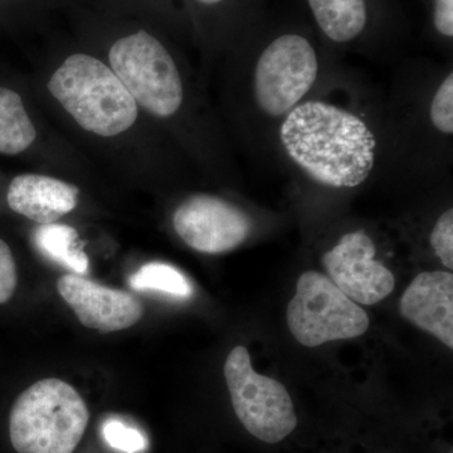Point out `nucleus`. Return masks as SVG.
Segmentation results:
<instances>
[{
	"label": "nucleus",
	"mask_w": 453,
	"mask_h": 453,
	"mask_svg": "<svg viewBox=\"0 0 453 453\" xmlns=\"http://www.w3.org/2000/svg\"><path fill=\"white\" fill-rule=\"evenodd\" d=\"M375 244L365 232H350L325 252L327 277L357 303L374 305L395 290V277L375 259Z\"/></svg>",
	"instance_id": "nucleus-9"
},
{
	"label": "nucleus",
	"mask_w": 453,
	"mask_h": 453,
	"mask_svg": "<svg viewBox=\"0 0 453 453\" xmlns=\"http://www.w3.org/2000/svg\"><path fill=\"white\" fill-rule=\"evenodd\" d=\"M110 68L136 105L157 118H170L184 100L183 81L168 50L148 32L139 31L113 43Z\"/></svg>",
	"instance_id": "nucleus-4"
},
{
	"label": "nucleus",
	"mask_w": 453,
	"mask_h": 453,
	"mask_svg": "<svg viewBox=\"0 0 453 453\" xmlns=\"http://www.w3.org/2000/svg\"><path fill=\"white\" fill-rule=\"evenodd\" d=\"M103 434L106 442L118 451L138 453L144 451L148 446V441L142 432L115 419L106 422Z\"/></svg>",
	"instance_id": "nucleus-18"
},
{
	"label": "nucleus",
	"mask_w": 453,
	"mask_h": 453,
	"mask_svg": "<svg viewBox=\"0 0 453 453\" xmlns=\"http://www.w3.org/2000/svg\"><path fill=\"white\" fill-rule=\"evenodd\" d=\"M202 4L213 5L219 4V3L223 2V0H198Z\"/></svg>",
	"instance_id": "nucleus-22"
},
{
	"label": "nucleus",
	"mask_w": 453,
	"mask_h": 453,
	"mask_svg": "<svg viewBox=\"0 0 453 453\" xmlns=\"http://www.w3.org/2000/svg\"><path fill=\"white\" fill-rule=\"evenodd\" d=\"M35 138L37 130L22 97L13 89L0 88V154L23 153Z\"/></svg>",
	"instance_id": "nucleus-15"
},
{
	"label": "nucleus",
	"mask_w": 453,
	"mask_h": 453,
	"mask_svg": "<svg viewBox=\"0 0 453 453\" xmlns=\"http://www.w3.org/2000/svg\"><path fill=\"white\" fill-rule=\"evenodd\" d=\"M429 118L432 125L443 135L453 134V73L438 86L432 98Z\"/></svg>",
	"instance_id": "nucleus-17"
},
{
	"label": "nucleus",
	"mask_w": 453,
	"mask_h": 453,
	"mask_svg": "<svg viewBox=\"0 0 453 453\" xmlns=\"http://www.w3.org/2000/svg\"><path fill=\"white\" fill-rule=\"evenodd\" d=\"M318 73V55L311 43L303 35H281L268 44L256 64V104L271 118L286 116L308 95Z\"/></svg>",
	"instance_id": "nucleus-7"
},
{
	"label": "nucleus",
	"mask_w": 453,
	"mask_h": 453,
	"mask_svg": "<svg viewBox=\"0 0 453 453\" xmlns=\"http://www.w3.org/2000/svg\"><path fill=\"white\" fill-rule=\"evenodd\" d=\"M17 266L13 253L4 241L0 240V303H8L17 288Z\"/></svg>",
	"instance_id": "nucleus-20"
},
{
	"label": "nucleus",
	"mask_w": 453,
	"mask_h": 453,
	"mask_svg": "<svg viewBox=\"0 0 453 453\" xmlns=\"http://www.w3.org/2000/svg\"><path fill=\"white\" fill-rule=\"evenodd\" d=\"M79 196V188L61 179L20 174L9 184L7 202L20 216L40 225H50L77 207Z\"/></svg>",
	"instance_id": "nucleus-12"
},
{
	"label": "nucleus",
	"mask_w": 453,
	"mask_h": 453,
	"mask_svg": "<svg viewBox=\"0 0 453 453\" xmlns=\"http://www.w3.org/2000/svg\"><path fill=\"white\" fill-rule=\"evenodd\" d=\"M408 321L453 348V275L446 271L422 273L408 286L401 303Z\"/></svg>",
	"instance_id": "nucleus-11"
},
{
	"label": "nucleus",
	"mask_w": 453,
	"mask_h": 453,
	"mask_svg": "<svg viewBox=\"0 0 453 453\" xmlns=\"http://www.w3.org/2000/svg\"><path fill=\"white\" fill-rule=\"evenodd\" d=\"M431 246L443 266L453 270V210L449 208L437 219L432 229Z\"/></svg>",
	"instance_id": "nucleus-19"
},
{
	"label": "nucleus",
	"mask_w": 453,
	"mask_h": 453,
	"mask_svg": "<svg viewBox=\"0 0 453 453\" xmlns=\"http://www.w3.org/2000/svg\"><path fill=\"white\" fill-rule=\"evenodd\" d=\"M50 95L83 130L113 138L129 130L139 106L109 65L95 57H68L52 74Z\"/></svg>",
	"instance_id": "nucleus-2"
},
{
	"label": "nucleus",
	"mask_w": 453,
	"mask_h": 453,
	"mask_svg": "<svg viewBox=\"0 0 453 453\" xmlns=\"http://www.w3.org/2000/svg\"><path fill=\"white\" fill-rule=\"evenodd\" d=\"M88 421V408L80 393L65 381L50 378L18 396L9 417V436L18 453H73Z\"/></svg>",
	"instance_id": "nucleus-3"
},
{
	"label": "nucleus",
	"mask_w": 453,
	"mask_h": 453,
	"mask_svg": "<svg viewBox=\"0 0 453 453\" xmlns=\"http://www.w3.org/2000/svg\"><path fill=\"white\" fill-rule=\"evenodd\" d=\"M434 27L440 35H453V0H434Z\"/></svg>",
	"instance_id": "nucleus-21"
},
{
	"label": "nucleus",
	"mask_w": 453,
	"mask_h": 453,
	"mask_svg": "<svg viewBox=\"0 0 453 453\" xmlns=\"http://www.w3.org/2000/svg\"><path fill=\"white\" fill-rule=\"evenodd\" d=\"M57 290L88 329L120 332L134 326L144 315V306L135 295L98 285L76 273L59 277Z\"/></svg>",
	"instance_id": "nucleus-10"
},
{
	"label": "nucleus",
	"mask_w": 453,
	"mask_h": 453,
	"mask_svg": "<svg viewBox=\"0 0 453 453\" xmlns=\"http://www.w3.org/2000/svg\"><path fill=\"white\" fill-rule=\"evenodd\" d=\"M321 31L336 43L356 40L366 26L365 0H308Z\"/></svg>",
	"instance_id": "nucleus-13"
},
{
	"label": "nucleus",
	"mask_w": 453,
	"mask_h": 453,
	"mask_svg": "<svg viewBox=\"0 0 453 453\" xmlns=\"http://www.w3.org/2000/svg\"><path fill=\"white\" fill-rule=\"evenodd\" d=\"M286 318L294 338L308 348L357 338L371 324L365 310L349 299L329 277L315 271L300 276Z\"/></svg>",
	"instance_id": "nucleus-5"
},
{
	"label": "nucleus",
	"mask_w": 453,
	"mask_h": 453,
	"mask_svg": "<svg viewBox=\"0 0 453 453\" xmlns=\"http://www.w3.org/2000/svg\"><path fill=\"white\" fill-rule=\"evenodd\" d=\"M225 378L234 412L252 436L279 443L296 428V412L288 389L279 380L258 374L242 345L226 357Z\"/></svg>",
	"instance_id": "nucleus-6"
},
{
	"label": "nucleus",
	"mask_w": 453,
	"mask_h": 453,
	"mask_svg": "<svg viewBox=\"0 0 453 453\" xmlns=\"http://www.w3.org/2000/svg\"><path fill=\"white\" fill-rule=\"evenodd\" d=\"M280 142L288 157L321 186L356 188L375 165L377 139L362 118L325 101H306L286 115Z\"/></svg>",
	"instance_id": "nucleus-1"
},
{
	"label": "nucleus",
	"mask_w": 453,
	"mask_h": 453,
	"mask_svg": "<svg viewBox=\"0 0 453 453\" xmlns=\"http://www.w3.org/2000/svg\"><path fill=\"white\" fill-rule=\"evenodd\" d=\"M130 285L135 290L159 291L180 299H187L193 294L189 280L177 268L162 262L144 265L135 275L131 276Z\"/></svg>",
	"instance_id": "nucleus-16"
},
{
	"label": "nucleus",
	"mask_w": 453,
	"mask_h": 453,
	"mask_svg": "<svg viewBox=\"0 0 453 453\" xmlns=\"http://www.w3.org/2000/svg\"><path fill=\"white\" fill-rule=\"evenodd\" d=\"M33 243L42 255L57 264L73 271L76 275H85L88 270V257L83 252L79 234L67 225H41L33 234Z\"/></svg>",
	"instance_id": "nucleus-14"
},
{
	"label": "nucleus",
	"mask_w": 453,
	"mask_h": 453,
	"mask_svg": "<svg viewBox=\"0 0 453 453\" xmlns=\"http://www.w3.org/2000/svg\"><path fill=\"white\" fill-rule=\"evenodd\" d=\"M173 226L187 246L207 255L237 249L251 234L249 214L211 195L188 196L173 214Z\"/></svg>",
	"instance_id": "nucleus-8"
}]
</instances>
